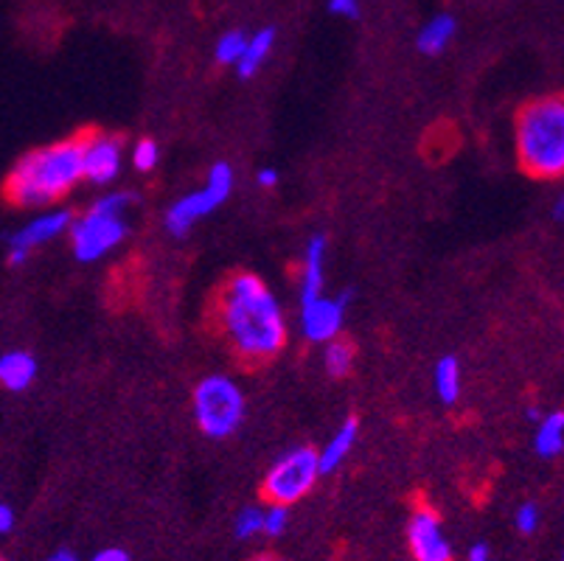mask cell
I'll list each match as a JSON object with an SVG mask.
<instances>
[{"instance_id": "5b68a950", "label": "cell", "mask_w": 564, "mask_h": 561, "mask_svg": "<svg viewBox=\"0 0 564 561\" xmlns=\"http://www.w3.org/2000/svg\"><path fill=\"white\" fill-rule=\"evenodd\" d=\"M194 416L208 439H230L245 421V393L228 377H205L194 390Z\"/></svg>"}, {"instance_id": "44dd1931", "label": "cell", "mask_w": 564, "mask_h": 561, "mask_svg": "<svg viewBox=\"0 0 564 561\" xmlns=\"http://www.w3.org/2000/svg\"><path fill=\"white\" fill-rule=\"evenodd\" d=\"M286 522H290V506H273L261 511V531L270 533V537H281L286 531Z\"/></svg>"}, {"instance_id": "3957f363", "label": "cell", "mask_w": 564, "mask_h": 561, "mask_svg": "<svg viewBox=\"0 0 564 561\" xmlns=\"http://www.w3.org/2000/svg\"><path fill=\"white\" fill-rule=\"evenodd\" d=\"M517 154L528 174L542 180L564 172V101L547 96L522 107L517 118Z\"/></svg>"}, {"instance_id": "ffe728a7", "label": "cell", "mask_w": 564, "mask_h": 561, "mask_svg": "<svg viewBox=\"0 0 564 561\" xmlns=\"http://www.w3.org/2000/svg\"><path fill=\"white\" fill-rule=\"evenodd\" d=\"M245 43H248V34H245V31H225L223 37L217 40V62H223V65H236L239 56H242Z\"/></svg>"}, {"instance_id": "603a6c76", "label": "cell", "mask_w": 564, "mask_h": 561, "mask_svg": "<svg viewBox=\"0 0 564 561\" xmlns=\"http://www.w3.org/2000/svg\"><path fill=\"white\" fill-rule=\"evenodd\" d=\"M234 531L239 539H250L261 533V508H245V511L236 514Z\"/></svg>"}, {"instance_id": "d4e9b609", "label": "cell", "mask_w": 564, "mask_h": 561, "mask_svg": "<svg viewBox=\"0 0 564 561\" xmlns=\"http://www.w3.org/2000/svg\"><path fill=\"white\" fill-rule=\"evenodd\" d=\"M329 9L343 18H357L360 12V0H329Z\"/></svg>"}, {"instance_id": "30bf717a", "label": "cell", "mask_w": 564, "mask_h": 561, "mask_svg": "<svg viewBox=\"0 0 564 561\" xmlns=\"http://www.w3.org/2000/svg\"><path fill=\"white\" fill-rule=\"evenodd\" d=\"M121 172V141L112 136L82 138V177L94 185H110Z\"/></svg>"}, {"instance_id": "9c48e42d", "label": "cell", "mask_w": 564, "mask_h": 561, "mask_svg": "<svg viewBox=\"0 0 564 561\" xmlns=\"http://www.w3.org/2000/svg\"><path fill=\"white\" fill-rule=\"evenodd\" d=\"M408 542L415 561H453V544L444 537L441 519L433 508H419L410 517Z\"/></svg>"}, {"instance_id": "8992f818", "label": "cell", "mask_w": 564, "mask_h": 561, "mask_svg": "<svg viewBox=\"0 0 564 561\" xmlns=\"http://www.w3.org/2000/svg\"><path fill=\"white\" fill-rule=\"evenodd\" d=\"M234 192V169L228 163H214L208 183L199 192L181 197L166 211V230L174 236H186L199 219L219 208Z\"/></svg>"}, {"instance_id": "cb8c5ba5", "label": "cell", "mask_w": 564, "mask_h": 561, "mask_svg": "<svg viewBox=\"0 0 564 561\" xmlns=\"http://www.w3.org/2000/svg\"><path fill=\"white\" fill-rule=\"evenodd\" d=\"M517 528H520L522 533H533L540 528V506H536V503H522V506L517 508Z\"/></svg>"}, {"instance_id": "7c38bea8", "label": "cell", "mask_w": 564, "mask_h": 561, "mask_svg": "<svg viewBox=\"0 0 564 561\" xmlns=\"http://www.w3.org/2000/svg\"><path fill=\"white\" fill-rule=\"evenodd\" d=\"M326 250H329V241H326L323 234L312 236L310 245H306L304 276H301V303H310L315 301L317 295H323V281H326V272H323Z\"/></svg>"}, {"instance_id": "d6a6232c", "label": "cell", "mask_w": 564, "mask_h": 561, "mask_svg": "<svg viewBox=\"0 0 564 561\" xmlns=\"http://www.w3.org/2000/svg\"><path fill=\"white\" fill-rule=\"evenodd\" d=\"M256 561H273V559H256Z\"/></svg>"}, {"instance_id": "f546056e", "label": "cell", "mask_w": 564, "mask_h": 561, "mask_svg": "<svg viewBox=\"0 0 564 561\" xmlns=\"http://www.w3.org/2000/svg\"><path fill=\"white\" fill-rule=\"evenodd\" d=\"M48 561H79V559H76V555L70 553V550H56V553L51 555Z\"/></svg>"}, {"instance_id": "4fadbf2b", "label": "cell", "mask_w": 564, "mask_h": 561, "mask_svg": "<svg viewBox=\"0 0 564 561\" xmlns=\"http://www.w3.org/2000/svg\"><path fill=\"white\" fill-rule=\"evenodd\" d=\"M37 379V359L29 352H7L0 357V385L12 393H23Z\"/></svg>"}, {"instance_id": "2e32d148", "label": "cell", "mask_w": 564, "mask_h": 561, "mask_svg": "<svg viewBox=\"0 0 564 561\" xmlns=\"http://www.w3.org/2000/svg\"><path fill=\"white\" fill-rule=\"evenodd\" d=\"M273 43H275L273 29H261V31H256V34H250L248 43H245L242 56H239V62H236V71H239V76L250 79L253 74H259L261 65H264L267 56H270V51H273Z\"/></svg>"}, {"instance_id": "ba28073f", "label": "cell", "mask_w": 564, "mask_h": 561, "mask_svg": "<svg viewBox=\"0 0 564 561\" xmlns=\"http://www.w3.org/2000/svg\"><path fill=\"white\" fill-rule=\"evenodd\" d=\"M70 223H74V216H70L68 208H56V211H48V214L34 216L32 223H25L23 228L7 236L9 265L12 267L23 265L34 247H43L48 245V241H54L56 236L68 234Z\"/></svg>"}, {"instance_id": "277c9868", "label": "cell", "mask_w": 564, "mask_h": 561, "mask_svg": "<svg viewBox=\"0 0 564 561\" xmlns=\"http://www.w3.org/2000/svg\"><path fill=\"white\" fill-rule=\"evenodd\" d=\"M130 203V194H105L90 205V211L82 219L70 223L68 234L74 241L76 259L96 261L127 239L130 228L124 223V211Z\"/></svg>"}, {"instance_id": "d6986e66", "label": "cell", "mask_w": 564, "mask_h": 561, "mask_svg": "<svg viewBox=\"0 0 564 561\" xmlns=\"http://www.w3.org/2000/svg\"><path fill=\"white\" fill-rule=\"evenodd\" d=\"M323 365H326L332 377H348L354 365V348L348 343H343V339H329L326 354H323Z\"/></svg>"}, {"instance_id": "6da1fadb", "label": "cell", "mask_w": 564, "mask_h": 561, "mask_svg": "<svg viewBox=\"0 0 564 561\" xmlns=\"http://www.w3.org/2000/svg\"><path fill=\"white\" fill-rule=\"evenodd\" d=\"M219 321L230 346L245 359H270L284 348L286 326L281 303L253 272H239L225 287Z\"/></svg>"}, {"instance_id": "4316f807", "label": "cell", "mask_w": 564, "mask_h": 561, "mask_svg": "<svg viewBox=\"0 0 564 561\" xmlns=\"http://www.w3.org/2000/svg\"><path fill=\"white\" fill-rule=\"evenodd\" d=\"M259 185L261 188H275L279 185V172L275 169H259Z\"/></svg>"}, {"instance_id": "1f68e13d", "label": "cell", "mask_w": 564, "mask_h": 561, "mask_svg": "<svg viewBox=\"0 0 564 561\" xmlns=\"http://www.w3.org/2000/svg\"><path fill=\"white\" fill-rule=\"evenodd\" d=\"M540 408H528V419H531V421H540Z\"/></svg>"}, {"instance_id": "83f0119b", "label": "cell", "mask_w": 564, "mask_h": 561, "mask_svg": "<svg viewBox=\"0 0 564 561\" xmlns=\"http://www.w3.org/2000/svg\"><path fill=\"white\" fill-rule=\"evenodd\" d=\"M12 525H14V511L9 506H3V503H0V533L12 531Z\"/></svg>"}, {"instance_id": "484cf974", "label": "cell", "mask_w": 564, "mask_h": 561, "mask_svg": "<svg viewBox=\"0 0 564 561\" xmlns=\"http://www.w3.org/2000/svg\"><path fill=\"white\" fill-rule=\"evenodd\" d=\"M90 561H130V555H127V550L121 548H107V550H99Z\"/></svg>"}, {"instance_id": "9a60e30c", "label": "cell", "mask_w": 564, "mask_h": 561, "mask_svg": "<svg viewBox=\"0 0 564 561\" xmlns=\"http://www.w3.org/2000/svg\"><path fill=\"white\" fill-rule=\"evenodd\" d=\"M458 34V23H455L453 14H435L433 20L422 25L419 37H415V48L427 56H438L449 48V43Z\"/></svg>"}, {"instance_id": "f1b7e54d", "label": "cell", "mask_w": 564, "mask_h": 561, "mask_svg": "<svg viewBox=\"0 0 564 561\" xmlns=\"http://www.w3.org/2000/svg\"><path fill=\"white\" fill-rule=\"evenodd\" d=\"M466 561H489V550H486V544H475V548L469 550V555H466Z\"/></svg>"}, {"instance_id": "4dcf8cb0", "label": "cell", "mask_w": 564, "mask_h": 561, "mask_svg": "<svg viewBox=\"0 0 564 561\" xmlns=\"http://www.w3.org/2000/svg\"><path fill=\"white\" fill-rule=\"evenodd\" d=\"M562 216H564V199L558 197L556 205H553V219H562Z\"/></svg>"}, {"instance_id": "7402d4cb", "label": "cell", "mask_w": 564, "mask_h": 561, "mask_svg": "<svg viewBox=\"0 0 564 561\" xmlns=\"http://www.w3.org/2000/svg\"><path fill=\"white\" fill-rule=\"evenodd\" d=\"M158 161H161V149L150 138L138 141V147L132 149V163H135L138 172H152L158 166Z\"/></svg>"}, {"instance_id": "8fae6325", "label": "cell", "mask_w": 564, "mask_h": 561, "mask_svg": "<svg viewBox=\"0 0 564 561\" xmlns=\"http://www.w3.org/2000/svg\"><path fill=\"white\" fill-rule=\"evenodd\" d=\"M348 295L326 298L317 295L315 301L301 303V332L312 343H329L340 334L343 317H346Z\"/></svg>"}, {"instance_id": "7a4b0ae2", "label": "cell", "mask_w": 564, "mask_h": 561, "mask_svg": "<svg viewBox=\"0 0 564 561\" xmlns=\"http://www.w3.org/2000/svg\"><path fill=\"white\" fill-rule=\"evenodd\" d=\"M82 177V138L23 154L7 180V197L18 208H45L63 199Z\"/></svg>"}, {"instance_id": "52a82bcc", "label": "cell", "mask_w": 564, "mask_h": 561, "mask_svg": "<svg viewBox=\"0 0 564 561\" xmlns=\"http://www.w3.org/2000/svg\"><path fill=\"white\" fill-rule=\"evenodd\" d=\"M321 477L317 470V452L310 446H299L281 455L273 463V470L264 477V497L279 506H292L299 503L304 494L312 492L315 481Z\"/></svg>"}, {"instance_id": "e0dca14e", "label": "cell", "mask_w": 564, "mask_h": 561, "mask_svg": "<svg viewBox=\"0 0 564 561\" xmlns=\"http://www.w3.org/2000/svg\"><path fill=\"white\" fill-rule=\"evenodd\" d=\"M533 450L540 457H558L564 450V413L553 410V413L542 416L536 435H533Z\"/></svg>"}, {"instance_id": "ac0fdd59", "label": "cell", "mask_w": 564, "mask_h": 561, "mask_svg": "<svg viewBox=\"0 0 564 561\" xmlns=\"http://www.w3.org/2000/svg\"><path fill=\"white\" fill-rule=\"evenodd\" d=\"M435 393L444 404H455L460 396V363L455 357H441L433 368Z\"/></svg>"}, {"instance_id": "5bb4252c", "label": "cell", "mask_w": 564, "mask_h": 561, "mask_svg": "<svg viewBox=\"0 0 564 561\" xmlns=\"http://www.w3.org/2000/svg\"><path fill=\"white\" fill-rule=\"evenodd\" d=\"M357 435H360V421L357 419L343 421V427L332 435L329 444L323 446V452H317V470H321V475H332V472L346 461L348 452H351L354 444H357Z\"/></svg>"}]
</instances>
